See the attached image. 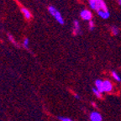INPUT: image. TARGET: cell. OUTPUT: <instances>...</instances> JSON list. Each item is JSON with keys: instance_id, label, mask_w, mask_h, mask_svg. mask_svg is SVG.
Listing matches in <instances>:
<instances>
[{"instance_id": "1", "label": "cell", "mask_w": 121, "mask_h": 121, "mask_svg": "<svg viewBox=\"0 0 121 121\" xmlns=\"http://www.w3.org/2000/svg\"><path fill=\"white\" fill-rule=\"evenodd\" d=\"M91 9L98 12L100 10H107V5L104 0H88Z\"/></svg>"}, {"instance_id": "2", "label": "cell", "mask_w": 121, "mask_h": 121, "mask_svg": "<svg viewBox=\"0 0 121 121\" xmlns=\"http://www.w3.org/2000/svg\"><path fill=\"white\" fill-rule=\"evenodd\" d=\"M48 10H49L50 13H51L52 16H54V18L56 19V21L59 23V24H60V25H64V19H63V17L61 16L60 13L56 9V8H54L53 6H50V7L48 8Z\"/></svg>"}, {"instance_id": "3", "label": "cell", "mask_w": 121, "mask_h": 121, "mask_svg": "<svg viewBox=\"0 0 121 121\" xmlns=\"http://www.w3.org/2000/svg\"><path fill=\"white\" fill-rule=\"evenodd\" d=\"M80 16L83 20H87V21H90L92 20V18H93V14L91 13L90 10L88 9H83L81 11L80 13Z\"/></svg>"}, {"instance_id": "4", "label": "cell", "mask_w": 121, "mask_h": 121, "mask_svg": "<svg viewBox=\"0 0 121 121\" xmlns=\"http://www.w3.org/2000/svg\"><path fill=\"white\" fill-rule=\"evenodd\" d=\"M103 90H104V92H107V93L111 92L113 90V84L111 82L108 80L103 81Z\"/></svg>"}, {"instance_id": "5", "label": "cell", "mask_w": 121, "mask_h": 121, "mask_svg": "<svg viewBox=\"0 0 121 121\" xmlns=\"http://www.w3.org/2000/svg\"><path fill=\"white\" fill-rule=\"evenodd\" d=\"M89 119L91 121H103V117L101 113H99L97 111H93L90 113Z\"/></svg>"}, {"instance_id": "6", "label": "cell", "mask_w": 121, "mask_h": 121, "mask_svg": "<svg viewBox=\"0 0 121 121\" xmlns=\"http://www.w3.org/2000/svg\"><path fill=\"white\" fill-rule=\"evenodd\" d=\"M98 14L99 17L102 18V19H108L109 16H110V13H109V12H108V9L107 10H100V11L98 12Z\"/></svg>"}, {"instance_id": "7", "label": "cell", "mask_w": 121, "mask_h": 121, "mask_svg": "<svg viewBox=\"0 0 121 121\" xmlns=\"http://www.w3.org/2000/svg\"><path fill=\"white\" fill-rule=\"evenodd\" d=\"M95 87L98 89L101 93H104V90H103V80L101 79H97L95 81Z\"/></svg>"}, {"instance_id": "8", "label": "cell", "mask_w": 121, "mask_h": 121, "mask_svg": "<svg viewBox=\"0 0 121 121\" xmlns=\"http://www.w3.org/2000/svg\"><path fill=\"white\" fill-rule=\"evenodd\" d=\"M73 25H74V29H73V34L74 35H77L78 33L80 32V30H81V29H80V24L79 22H78V20H74L73 21Z\"/></svg>"}, {"instance_id": "9", "label": "cell", "mask_w": 121, "mask_h": 121, "mask_svg": "<svg viewBox=\"0 0 121 121\" xmlns=\"http://www.w3.org/2000/svg\"><path fill=\"white\" fill-rule=\"evenodd\" d=\"M21 12L24 13L25 17L27 19H30V18H31V13H30V12L27 9H25V8H21Z\"/></svg>"}, {"instance_id": "10", "label": "cell", "mask_w": 121, "mask_h": 121, "mask_svg": "<svg viewBox=\"0 0 121 121\" xmlns=\"http://www.w3.org/2000/svg\"><path fill=\"white\" fill-rule=\"evenodd\" d=\"M111 73H112V77H113V79L116 80V81H118V82H121V78H120V76H119V74L117 73V72H114V71H112Z\"/></svg>"}, {"instance_id": "11", "label": "cell", "mask_w": 121, "mask_h": 121, "mask_svg": "<svg viewBox=\"0 0 121 121\" xmlns=\"http://www.w3.org/2000/svg\"><path fill=\"white\" fill-rule=\"evenodd\" d=\"M93 93H94V95L97 97V98H100L101 97H102V94H101V93L98 90V89L96 88V87H93Z\"/></svg>"}, {"instance_id": "12", "label": "cell", "mask_w": 121, "mask_h": 121, "mask_svg": "<svg viewBox=\"0 0 121 121\" xmlns=\"http://www.w3.org/2000/svg\"><path fill=\"white\" fill-rule=\"evenodd\" d=\"M111 32H112V34H113V35H117L118 33H119V29H118L116 26H112Z\"/></svg>"}, {"instance_id": "13", "label": "cell", "mask_w": 121, "mask_h": 121, "mask_svg": "<svg viewBox=\"0 0 121 121\" xmlns=\"http://www.w3.org/2000/svg\"><path fill=\"white\" fill-rule=\"evenodd\" d=\"M88 25H89V29H90V30H93V29H94V23H93V20L89 21Z\"/></svg>"}, {"instance_id": "14", "label": "cell", "mask_w": 121, "mask_h": 121, "mask_svg": "<svg viewBox=\"0 0 121 121\" xmlns=\"http://www.w3.org/2000/svg\"><path fill=\"white\" fill-rule=\"evenodd\" d=\"M59 119H60V121H73L72 119H71L70 118H66V117H59Z\"/></svg>"}, {"instance_id": "15", "label": "cell", "mask_w": 121, "mask_h": 121, "mask_svg": "<svg viewBox=\"0 0 121 121\" xmlns=\"http://www.w3.org/2000/svg\"><path fill=\"white\" fill-rule=\"evenodd\" d=\"M28 45H29V39L26 38V39H25V41H24V46L25 48H28Z\"/></svg>"}, {"instance_id": "16", "label": "cell", "mask_w": 121, "mask_h": 121, "mask_svg": "<svg viewBox=\"0 0 121 121\" xmlns=\"http://www.w3.org/2000/svg\"><path fill=\"white\" fill-rule=\"evenodd\" d=\"M9 38L10 41H11V42H13V43L14 44V45H16V42L14 41V40H13V38L12 37V35H9Z\"/></svg>"}, {"instance_id": "17", "label": "cell", "mask_w": 121, "mask_h": 121, "mask_svg": "<svg viewBox=\"0 0 121 121\" xmlns=\"http://www.w3.org/2000/svg\"><path fill=\"white\" fill-rule=\"evenodd\" d=\"M74 97H75L77 99H80V96H78V94H75V95H74Z\"/></svg>"}, {"instance_id": "18", "label": "cell", "mask_w": 121, "mask_h": 121, "mask_svg": "<svg viewBox=\"0 0 121 121\" xmlns=\"http://www.w3.org/2000/svg\"><path fill=\"white\" fill-rule=\"evenodd\" d=\"M118 3H119V4L121 6V0H118Z\"/></svg>"}, {"instance_id": "19", "label": "cell", "mask_w": 121, "mask_h": 121, "mask_svg": "<svg viewBox=\"0 0 121 121\" xmlns=\"http://www.w3.org/2000/svg\"><path fill=\"white\" fill-rule=\"evenodd\" d=\"M93 104V106H95V107H97L96 104H94V103H93V104Z\"/></svg>"}]
</instances>
